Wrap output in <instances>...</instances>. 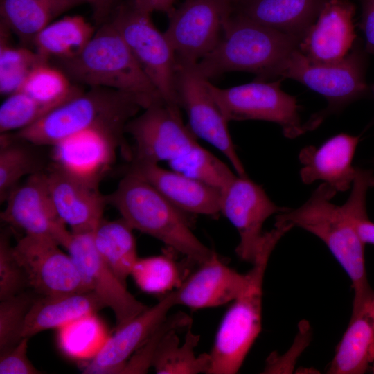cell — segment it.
<instances>
[{"instance_id": "34", "label": "cell", "mask_w": 374, "mask_h": 374, "mask_svg": "<svg viewBox=\"0 0 374 374\" xmlns=\"http://www.w3.org/2000/svg\"><path fill=\"white\" fill-rule=\"evenodd\" d=\"M168 163L172 170L206 184L221 192L238 175L199 144L169 161Z\"/></svg>"}, {"instance_id": "11", "label": "cell", "mask_w": 374, "mask_h": 374, "mask_svg": "<svg viewBox=\"0 0 374 374\" xmlns=\"http://www.w3.org/2000/svg\"><path fill=\"white\" fill-rule=\"evenodd\" d=\"M177 60V59H176ZM197 63L177 60L176 89L180 107L188 116L189 127L220 150L239 176H247L228 129V121L208 88V79L199 71Z\"/></svg>"}, {"instance_id": "14", "label": "cell", "mask_w": 374, "mask_h": 374, "mask_svg": "<svg viewBox=\"0 0 374 374\" xmlns=\"http://www.w3.org/2000/svg\"><path fill=\"white\" fill-rule=\"evenodd\" d=\"M60 246L51 239L28 235L13 245L29 287L41 296L90 291L71 256Z\"/></svg>"}, {"instance_id": "23", "label": "cell", "mask_w": 374, "mask_h": 374, "mask_svg": "<svg viewBox=\"0 0 374 374\" xmlns=\"http://www.w3.org/2000/svg\"><path fill=\"white\" fill-rule=\"evenodd\" d=\"M359 140V136L340 133L319 147L303 148L299 154L302 164L300 170L302 181L311 184L320 180L337 193L348 190L356 173L353 159Z\"/></svg>"}, {"instance_id": "18", "label": "cell", "mask_w": 374, "mask_h": 374, "mask_svg": "<svg viewBox=\"0 0 374 374\" xmlns=\"http://www.w3.org/2000/svg\"><path fill=\"white\" fill-rule=\"evenodd\" d=\"M176 303L175 290L168 292L157 304L116 328L84 368L86 374H115L122 371L130 357L168 318Z\"/></svg>"}, {"instance_id": "35", "label": "cell", "mask_w": 374, "mask_h": 374, "mask_svg": "<svg viewBox=\"0 0 374 374\" xmlns=\"http://www.w3.org/2000/svg\"><path fill=\"white\" fill-rule=\"evenodd\" d=\"M130 276L142 291L153 294L178 288L182 282L177 264L166 255L139 258Z\"/></svg>"}, {"instance_id": "4", "label": "cell", "mask_w": 374, "mask_h": 374, "mask_svg": "<svg viewBox=\"0 0 374 374\" xmlns=\"http://www.w3.org/2000/svg\"><path fill=\"white\" fill-rule=\"evenodd\" d=\"M134 230L149 235L201 264L214 253L193 233L184 212L143 179L125 172L116 189L106 195Z\"/></svg>"}, {"instance_id": "41", "label": "cell", "mask_w": 374, "mask_h": 374, "mask_svg": "<svg viewBox=\"0 0 374 374\" xmlns=\"http://www.w3.org/2000/svg\"><path fill=\"white\" fill-rule=\"evenodd\" d=\"M190 319L187 314L181 312L168 317L151 337L130 357L122 373H147L148 369L152 367L157 347L165 332L172 326Z\"/></svg>"}, {"instance_id": "8", "label": "cell", "mask_w": 374, "mask_h": 374, "mask_svg": "<svg viewBox=\"0 0 374 374\" xmlns=\"http://www.w3.org/2000/svg\"><path fill=\"white\" fill-rule=\"evenodd\" d=\"M269 197L265 190L248 176H239L221 192L220 213L238 232L240 242L235 251L240 258L252 263L258 252L269 242L279 241L291 227L274 224L263 232L265 221L272 215L287 210Z\"/></svg>"}, {"instance_id": "31", "label": "cell", "mask_w": 374, "mask_h": 374, "mask_svg": "<svg viewBox=\"0 0 374 374\" xmlns=\"http://www.w3.org/2000/svg\"><path fill=\"white\" fill-rule=\"evenodd\" d=\"M35 145L1 134L0 147V201L4 203L9 193L24 177L43 172V159Z\"/></svg>"}, {"instance_id": "17", "label": "cell", "mask_w": 374, "mask_h": 374, "mask_svg": "<svg viewBox=\"0 0 374 374\" xmlns=\"http://www.w3.org/2000/svg\"><path fill=\"white\" fill-rule=\"evenodd\" d=\"M67 250L90 291L114 312L116 328L148 307L135 299L104 262L94 244L93 232L73 233L64 247Z\"/></svg>"}, {"instance_id": "20", "label": "cell", "mask_w": 374, "mask_h": 374, "mask_svg": "<svg viewBox=\"0 0 374 374\" xmlns=\"http://www.w3.org/2000/svg\"><path fill=\"white\" fill-rule=\"evenodd\" d=\"M355 11L350 0H328L300 42V51L313 63L329 64L343 60L356 37Z\"/></svg>"}, {"instance_id": "36", "label": "cell", "mask_w": 374, "mask_h": 374, "mask_svg": "<svg viewBox=\"0 0 374 374\" xmlns=\"http://www.w3.org/2000/svg\"><path fill=\"white\" fill-rule=\"evenodd\" d=\"M58 341L63 352L73 358L93 356L105 341L103 328L95 314L77 319L59 329Z\"/></svg>"}, {"instance_id": "21", "label": "cell", "mask_w": 374, "mask_h": 374, "mask_svg": "<svg viewBox=\"0 0 374 374\" xmlns=\"http://www.w3.org/2000/svg\"><path fill=\"white\" fill-rule=\"evenodd\" d=\"M175 290L177 305L192 309L221 306L233 302L247 288L248 274L230 268L214 252Z\"/></svg>"}, {"instance_id": "25", "label": "cell", "mask_w": 374, "mask_h": 374, "mask_svg": "<svg viewBox=\"0 0 374 374\" xmlns=\"http://www.w3.org/2000/svg\"><path fill=\"white\" fill-rule=\"evenodd\" d=\"M105 308L92 291L51 296H39L26 317L23 337L49 329H60L80 318Z\"/></svg>"}, {"instance_id": "30", "label": "cell", "mask_w": 374, "mask_h": 374, "mask_svg": "<svg viewBox=\"0 0 374 374\" xmlns=\"http://www.w3.org/2000/svg\"><path fill=\"white\" fill-rule=\"evenodd\" d=\"M133 230L121 218L103 220L93 231L94 244L100 257L125 285L139 258Z\"/></svg>"}, {"instance_id": "15", "label": "cell", "mask_w": 374, "mask_h": 374, "mask_svg": "<svg viewBox=\"0 0 374 374\" xmlns=\"http://www.w3.org/2000/svg\"><path fill=\"white\" fill-rule=\"evenodd\" d=\"M124 132L92 127L77 132L53 145V164L86 181L98 185L121 148L129 160L130 148Z\"/></svg>"}, {"instance_id": "32", "label": "cell", "mask_w": 374, "mask_h": 374, "mask_svg": "<svg viewBox=\"0 0 374 374\" xmlns=\"http://www.w3.org/2000/svg\"><path fill=\"white\" fill-rule=\"evenodd\" d=\"M79 86L60 68L48 62L36 67L18 91L54 109L82 92Z\"/></svg>"}, {"instance_id": "38", "label": "cell", "mask_w": 374, "mask_h": 374, "mask_svg": "<svg viewBox=\"0 0 374 374\" xmlns=\"http://www.w3.org/2000/svg\"><path fill=\"white\" fill-rule=\"evenodd\" d=\"M373 186L374 172L357 168L350 194L341 205L365 244H374V222L368 218L366 211V195L368 189Z\"/></svg>"}, {"instance_id": "13", "label": "cell", "mask_w": 374, "mask_h": 374, "mask_svg": "<svg viewBox=\"0 0 374 374\" xmlns=\"http://www.w3.org/2000/svg\"><path fill=\"white\" fill-rule=\"evenodd\" d=\"M232 12L231 0H184L175 8L164 35L177 60L197 63L209 54Z\"/></svg>"}, {"instance_id": "37", "label": "cell", "mask_w": 374, "mask_h": 374, "mask_svg": "<svg viewBox=\"0 0 374 374\" xmlns=\"http://www.w3.org/2000/svg\"><path fill=\"white\" fill-rule=\"evenodd\" d=\"M41 295L29 288L0 303V353L17 344L23 337L26 317Z\"/></svg>"}, {"instance_id": "42", "label": "cell", "mask_w": 374, "mask_h": 374, "mask_svg": "<svg viewBox=\"0 0 374 374\" xmlns=\"http://www.w3.org/2000/svg\"><path fill=\"white\" fill-rule=\"evenodd\" d=\"M29 338L21 341L0 353V374H39L42 372L35 367L27 356Z\"/></svg>"}, {"instance_id": "3", "label": "cell", "mask_w": 374, "mask_h": 374, "mask_svg": "<svg viewBox=\"0 0 374 374\" xmlns=\"http://www.w3.org/2000/svg\"><path fill=\"white\" fill-rule=\"evenodd\" d=\"M301 41L232 12L217 45L197 66L208 80L227 72L246 71L256 74L255 80L265 81L275 78Z\"/></svg>"}, {"instance_id": "7", "label": "cell", "mask_w": 374, "mask_h": 374, "mask_svg": "<svg viewBox=\"0 0 374 374\" xmlns=\"http://www.w3.org/2000/svg\"><path fill=\"white\" fill-rule=\"evenodd\" d=\"M107 20L123 37L163 100L181 108L176 89L175 53L164 33L155 27L150 13L133 0H127L118 2Z\"/></svg>"}, {"instance_id": "6", "label": "cell", "mask_w": 374, "mask_h": 374, "mask_svg": "<svg viewBox=\"0 0 374 374\" xmlns=\"http://www.w3.org/2000/svg\"><path fill=\"white\" fill-rule=\"evenodd\" d=\"M271 253L254 259L246 290L233 301L217 331L210 355L208 374L238 372L258 336L262 322L263 279Z\"/></svg>"}, {"instance_id": "9", "label": "cell", "mask_w": 374, "mask_h": 374, "mask_svg": "<svg viewBox=\"0 0 374 374\" xmlns=\"http://www.w3.org/2000/svg\"><path fill=\"white\" fill-rule=\"evenodd\" d=\"M281 80H255L227 89L208 88L224 118L230 121L260 120L278 124L284 136L294 139L308 130L302 124L296 99L280 88Z\"/></svg>"}, {"instance_id": "26", "label": "cell", "mask_w": 374, "mask_h": 374, "mask_svg": "<svg viewBox=\"0 0 374 374\" xmlns=\"http://www.w3.org/2000/svg\"><path fill=\"white\" fill-rule=\"evenodd\" d=\"M373 361L374 298L352 315L328 373L362 374Z\"/></svg>"}, {"instance_id": "39", "label": "cell", "mask_w": 374, "mask_h": 374, "mask_svg": "<svg viewBox=\"0 0 374 374\" xmlns=\"http://www.w3.org/2000/svg\"><path fill=\"white\" fill-rule=\"evenodd\" d=\"M53 110L26 93L17 91L0 107V132L6 134L24 129Z\"/></svg>"}, {"instance_id": "1", "label": "cell", "mask_w": 374, "mask_h": 374, "mask_svg": "<svg viewBox=\"0 0 374 374\" xmlns=\"http://www.w3.org/2000/svg\"><path fill=\"white\" fill-rule=\"evenodd\" d=\"M337 193L322 182L301 206L278 213L276 222L303 229L326 244L351 280L353 315L374 298V291L367 278L365 244L341 206L331 202Z\"/></svg>"}, {"instance_id": "28", "label": "cell", "mask_w": 374, "mask_h": 374, "mask_svg": "<svg viewBox=\"0 0 374 374\" xmlns=\"http://www.w3.org/2000/svg\"><path fill=\"white\" fill-rule=\"evenodd\" d=\"M85 0H1V21L24 43L62 13Z\"/></svg>"}, {"instance_id": "44", "label": "cell", "mask_w": 374, "mask_h": 374, "mask_svg": "<svg viewBox=\"0 0 374 374\" xmlns=\"http://www.w3.org/2000/svg\"><path fill=\"white\" fill-rule=\"evenodd\" d=\"M93 11V17L96 24L105 22L118 3V0H85Z\"/></svg>"}, {"instance_id": "10", "label": "cell", "mask_w": 374, "mask_h": 374, "mask_svg": "<svg viewBox=\"0 0 374 374\" xmlns=\"http://www.w3.org/2000/svg\"><path fill=\"white\" fill-rule=\"evenodd\" d=\"M134 145L130 161L158 163L168 162L199 144L196 136L183 123L180 108L164 100L154 102L125 125Z\"/></svg>"}, {"instance_id": "33", "label": "cell", "mask_w": 374, "mask_h": 374, "mask_svg": "<svg viewBox=\"0 0 374 374\" xmlns=\"http://www.w3.org/2000/svg\"><path fill=\"white\" fill-rule=\"evenodd\" d=\"M0 31V93L10 95L20 88L29 74L50 60L26 47L9 44L8 26L1 21Z\"/></svg>"}, {"instance_id": "12", "label": "cell", "mask_w": 374, "mask_h": 374, "mask_svg": "<svg viewBox=\"0 0 374 374\" xmlns=\"http://www.w3.org/2000/svg\"><path fill=\"white\" fill-rule=\"evenodd\" d=\"M277 77L296 80L321 94L332 111L344 107L367 91L362 57L357 51L339 62L320 64L310 62L298 48L278 68Z\"/></svg>"}, {"instance_id": "16", "label": "cell", "mask_w": 374, "mask_h": 374, "mask_svg": "<svg viewBox=\"0 0 374 374\" xmlns=\"http://www.w3.org/2000/svg\"><path fill=\"white\" fill-rule=\"evenodd\" d=\"M1 220L25 235L51 239L64 247L71 235L52 201L46 172L32 175L8 195Z\"/></svg>"}, {"instance_id": "40", "label": "cell", "mask_w": 374, "mask_h": 374, "mask_svg": "<svg viewBox=\"0 0 374 374\" xmlns=\"http://www.w3.org/2000/svg\"><path fill=\"white\" fill-rule=\"evenodd\" d=\"M25 271L17 260L8 232L0 235V301L17 295L28 289Z\"/></svg>"}, {"instance_id": "5", "label": "cell", "mask_w": 374, "mask_h": 374, "mask_svg": "<svg viewBox=\"0 0 374 374\" xmlns=\"http://www.w3.org/2000/svg\"><path fill=\"white\" fill-rule=\"evenodd\" d=\"M55 60L56 66L76 84L130 93L150 104L163 100L109 20L100 25L78 55Z\"/></svg>"}, {"instance_id": "19", "label": "cell", "mask_w": 374, "mask_h": 374, "mask_svg": "<svg viewBox=\"0 0 374 374\" xmlns=\"http://www.w3.org/2000/svg\"><path fill=\"white\" fill-rule=\"evenodd\" d=\"M56 211L73 233L93 232L102 222L107 205L98 185L74 177L52 165L46 172Z\"/></svg>"}, {"instance_id": "45", "label": "cell", "mask_w": 374, "mask_h": 374, "mask_svg": "<svg viewBox=\"0 0 374 374\" xmlns=\"http://www.w3.org/2000/svg\"><path fill=\"white\" fill-rule=\"evenodd\" d=\"M141 9L150 12H164L170 15L175 10L173 4L176 0H133Z\"/></svg>"}, {"instance_id": "27", "label": "cell", "mask_w": 374, "mask_h": 374, "mask_svg": "<svg viewBox=\"0 0 374 374\" xmlns=\"http://www.w3.org/2000/svg\"><path fill=\"white\" fill-rule=\"evenodd\" d=\"M192 321L177 324L161 337L154 353L152 367L158 374L207 373L209 353L195 355L199 336L191 331Z\"/></svg>"}, {"instance_id": "24", "label": "cell", "mask_w": 374, "mask_h": 374, "mask_svg": "<svg viewBox=\"0 0 374 374\" xmlns=\"http://www.w3.org/2000/svg\"><path fill=\"white\" fill-rule=\"evenodd\" d=\"M233 12L302 38L328 0H231Z\"/></svg>"}, {"instance_id": "43", "label": "cell", "mask_w": 374, "mask_h": 374, "mask_svg": "<svg viewBox=\"0 0 374 374\" xmlns=\"http://www.w3.org/2000/svg\"><path fill=\"white\" fill-rule=\"evenodd\" d=\"M362 27L366 41V50L374 53V0H362Z\"/></svg>"}, {"instance_id": "22", "label": "cell", "mask_w": 374, "mask_h": 374, "mask_svg": "<svg viewBox=\"0 0 374 374\" xmlns=\"http://www.w3.org/2000/svg\"><path fill=\"white\" fill-rule=\"evenodd\" d=\"M125 172L150 184L183 212L215 216L220 213L221 191L158 163L130 161Z\"/></svg>"}, {"instance_id": "29", "label": "cell", "mask_w": 374, "mask_h": 374, "mask_svg": "<svg viewBox=\"0 0 374 374\" xmlns=\"http://www.w3.org/2000/svg\"><path fill=\"white\" fill-rule=\"evenodd\" d=\"M95 32V28L82 16H66L39 31L32 45L49 60L70 58L85 48Z\"/></svg>"}, {"instance_id": "46", "label": "cell", "mask_w": 374, "mask_h": 374, "mask_svg": "<svg viewBox=\"0 0 374 374\" xmlns=\"http://www.w3.org/2000/svg\"><path fill=\"white\" fill-rule=\"evenodd\" d=\"M373 362H374V361H373ZM371 369H372L373 373H374V363H373V366H372Z\"/></svg>"}, {"instance_id": "2", "label": "cell", "mask_w": 374, "mask_h": 374, "mask_svg": "<svg viewBox=\"0 0 374 374\" xmlns=\"http://www.w3.org/2000/svg\"><path fill=\"white\" fill-rule=\"evenodd\" d=\"M150 103L125 91L91 87L49 112L33 125L7 133L37 146H53L82 130L103 127L125 132L127 122Z\"/></svg>"}]
</instances>
